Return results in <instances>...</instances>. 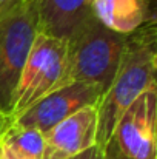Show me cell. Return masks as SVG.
Here are the masks:
<instances>
[{"mask_svg":"<svg viewBox=\"0 0 157 159\" xmlns=\"http://www.w3.org/2000/svg\"><path fill=\"white\" fill-rule=\"evenodd\" d=\"M126 40L128 36L109 31L93 16L85 19L66 39L62 87L86 82L106 90L117 71Z\"/></svg>","mask_w":157,"mask_h":159,"instance_id":"7a4b0ae2","label":"cell"},{"mask_svg":"<svg viewBox=\"0 0 157 159\" xmlns=\"http://www.w3.org/2000/svg\"><path fill=\"white\" fill-rule=\"evenodd\" d=\"M12 120H11V117L8 116V114H5V113H2L0 111V139H2V136H3V133L6 131V128L9 127V124H11Z\"/></svg>","mask_w":157,"mask_h":159,"instance_id":"9a60e30c","label":"cell"},{"mask_svg":"<svg viewBox=\"0 0 157 159\" xmlns=\"http://www.w3.org/2000/svg\"><path fill=\"white\" fill-rule=\"evenodd\" d=\"M43 159H69L97 145V105L85 107L45 134Z\"/></svg>","mask_w":157,"mask_h":159,"instance_id":"52a82bcc","label":"cell"},{"mask_svg":"<svg viewBox=\"0 0 157 159\" xmlns=\"http://www.w3.org/2000/svg\"><path fill=\"white\" fill-rule=\"evenodd\" d=\"M66 40L37 33L23 65L11 111V120L43 96L62 87L65 74Z\"/></svg>","mask_w":157,"mask_h":159,"instance_id":"277c9868","label":"cell"},{"mask_svg":"<svg viewBox=\"0 0 157 159\" xmlns=\"http://www.w3.org/2000/svg\"><path fill=\"white\" fill-rule=\"evenodd\" d=\"M0 152H2L3 159H28L26 156L17 153L15 150H12L11 147H8V145H5V144H2V142H0Z\"/></svg>","mask_w":157,"mask_h":159,"instance_id":"5bb4252c","label":"cell"},{"mask_svg":"<svg viewBox=\"0 0 157 159\" xmlns=\"http://www.w3.org/2000/svg\"><path fill=\"white\" fill-rule=\"evenodd\" d=\"M157 87L140 94L119 117L111 139L131 159H156Z\"/></svg>","mask_w":157,"mask_h":159,"instance_id":"5b68a950","label":"cell"},{"mask_svg":"<svg viewBox=\"0 0 157 159\" xmlns=\"http://www.w3.org/2000/svg\"><path fill=\"white\" fill-rule=\"evenodd\" d=\"M0 142L11 147L12 150L26 156L28 159H43L45 138L43 133H40L39 130L26 128L11 122L6 131L3 133Z\"/></svg>","mask_w":157,"mask_h":159,"instance_id":"30bf717a","label":"cell"},{"mask_svg":"<svg viewBox=\"0 0 157 159\" xmlns=\"http://www.w3.org/2000/svg\"><path fill=\"white\" fill-rule=\"evenodd\" d=\"M0 159H3V156H2V152H0Z\"/></svg>","mask_w":157,"mask_h":159,"instance_id":"2e32d148","label":"cell"},{"mask_svg":"<svg viewBox=\"0 0 157 159\" xmlns=\"http://www.w3.org/2000/svg\"><path fill=\"white\" fill-rule=\"evenodd\" d=\"M105 90L100 85L86 82H72L43 96L20 116L12 119L14 124L46 133L54 125L69 117L76 111L89 105H97Z\"/></svg>","mask_w":157,"mask_h":159,"instance_id":"8992f818","label":"cell"},{"mask_svg":"<svg viewBox=\"0 0 157 159\" xmlns=\"http://www.w3.org/2000/svg\"><path fill=\"white\" fill-rule=\"evenodd\" d=\"M103 159H131V158L125 156L119 150V147L116 145V142L112 139H109L106 142V145L103 147Z\"/></svg>","mask_w":157,"mask_h":159,"instance_id":"8fae6325","label":"cell"},{"mask_svg":"<svg viewBox=\"0 0 157 159\" xmlns=\"http://www.w3.org/2000/svg\"><path fill=\"white\" fill-rule=\"evenodd\" d=\"M69 159H103V148L99 145H94V147H91Z\"/></svg>","mask_w":157,"mask_h":159,"instance_id":"7c38bea8","label":"cell"},{"mask_svg":"<svg viewBox=\"0 0 157 159\" xmlns=\"http://www.w3.org/2000/svg\"><path fill=\"white\" fill-rule=\"evenodd\" d=\"M89 11L100 25L123 36L156 23V0H93Z\"/></svg>","mask_w":157,"mask_h":159,"instance_id":"ba28073f","label":"cell"},{"mask_svg":"<svg viewBox=\"0 0 157 159\" xmlns=\"http://www.w3.org/2000/svg\"><path fill=\"white\" fill-rule=\"evenodd\" d=\"M39 31L52 37L68 39V36L91 16L93 0H33Z\"/></svg>","mask_w":157,"mask_h":159,"instance_id":"9c48e42d","label":"cell"},{"mask_svg":"<svg viewBox=\"0 0 157 159\" xmlns=\"http://www.w3.org/2000/svg\"><path fill=\"white\" fill-rule=\"evenodd\" d=\"M156 23H145L128 34L126 47L117 71L97 104V145L103 148L112 130L140 94L157 87Z\"/></svg>","mask_w":157,"mask_h":159,"instance_id":"6da1fadb","label":"cell"},{"mask_svg":"<svg viewBox=\"0 0 157 159\" xmlns=\"http://www.w3.org/2000/svg\"><path fill=\"white\" fill-rule=\"evenodd\" d=\"M25 2H29V0H0V17L5 16L6 12L12 11L14 8L20 6Z\"/></svg>","mask_w":157,"mask_h":159,"instance_id":"4fadbf2b","label":"cell"},{"mask_svg":"<svg viewBox=\"0 0 157 159\" xmlns=\"http://www.w3.org/2000/svg\"><path fill=\"white\" fill-rule=\"evenodd\" d=\"M37 33L39 20L33 0L0 17V111L9 117L14 93Z\"/></svg>","mask_w":157,"mask_h":159,"instance_id":"3957f363","label":"cell"}]
</instances>
